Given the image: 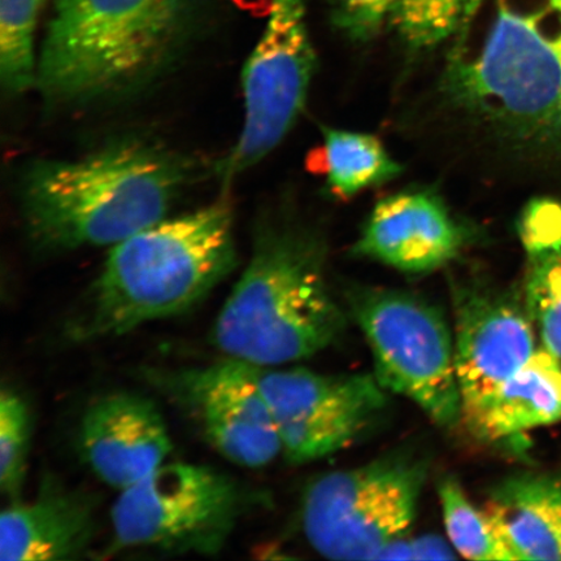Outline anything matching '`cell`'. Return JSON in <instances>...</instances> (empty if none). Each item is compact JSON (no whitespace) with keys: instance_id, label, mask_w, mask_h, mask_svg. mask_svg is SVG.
<instances>
[{"instance_id":"obj_20","label":"cell","mask_w":561,"mask_h":561,"mask_svg":"<svg viewBox=\"0 0 561 561\" xmlns=\"http://www.w3.org/2000/svg\"><path fill=\"white\" fill-rule=\"evenodd\" d=\"M438 494L448 539L461 557L471 560H515L486 512L473 506L458 481L446 477L439 483Z\"/></svg>"},{"instance_id":"obj_13","label":"cell","mask_w":561,"mask_h":561,"mask_svg":"<svg viewBox=\"0 0 561 561\" xmlns=\"http://www.w3.org/2000/svg\"><path fill=\"white\" fill-rule=\"evenodd\" d=\"M77 437L81 458L91 472L121 491L157 471L173 448L157 404L129 391L111 392L91 403Z\"/></svg>"},{"instance_id":"obj_25","label":"cell","mask_w":561,"mask_h":561,"mask_svg":"<svg viewBox=\"0 0 561 561\" xmlns=\"http://www.w3.org/2000/svg\"><path fill=\"white\" fill-rule=\"evenodd\" d=\"M518 233L528 255L561 243V205L550 199H536L524 209Z\"/></svg>"},{"instance_id":"obj_12","label":"cell","mask_w":561,"mask_h":561,"mask_svg":"<svg viewBox=\"0 0 561 561\" xmlns=\"http://www.w3.org/2000/svg\"><path fill=\"white\" fill-rule=\"evenodd\" d=\"M455 367L462 415L479 405L535 355V328L526 307L481 280L456 284Z\"/></svg>"},{"instance_id":"obj_11","label":"cell","mask_w":561,"mask_h":561,"mask_svg":"<svg viewBox=\"0 0 561 561\" xmlns=\"http://www.w3.org/2000/svg\"><path fill=\"white\" fill-rule=\"evenodd\" d=\"M142 375L191 416L208 444L233 465L262 468L283 453L252 364L228 357L213 366L152 368Z\"/></svg>"},{"instance_id":"obj_23","label":"cell","mask_w":561,"mask_h":561,"mask_svg":"<svg viewBox=\"0 0 561 561\" xmlns=\"http://www.w3.org/2000/svg\"><path fill=\"white\" fill-rule=\"evenodd\" d=\"M32 419L24 399L12 389L0 394V489L11 502L20 500L27 455H30Z\"/></svg>"},{"instance_id":"obj_15","label":"cell","mask_w":561,"mask_h":561,"mask_svg":"<svg viewBox=\"0 0 561 561\" xmlns=\"http://www.w3.org/2000/svg\"><path fill=\"white\" fill-rule=\"evenodd\" d=\"M96 533V500L45 480L32 502H11L0 516V560L82 559Z\"/></svg>"},{"instance_id":"obj_17","label":"cell","mask_w":561,"mask_h":561,"mask_svg":"<svg viewBox=\"0 0 561 561\" xmlns=\"http://www.w3.org/2000/svg\"><path fill=\"white\" fill-rule=\"evenodd\" d=\"M483 511L515 560H561L556 474L511 477L494 489Z\"/></svg>"},{"instance_id":"obj_27","label":"cell","mask_w":561,"mask_h":561,"mask_svg":"<svg viewBox=\"0 0 561 561\" xmlns=\"http://www.w3.org/2000/svg\"><path fill=\"white\" fill-rule=\"evenodd\" d=\"M556 483H557V500H558V510L560 515V524H561V469L556 473Z\"/></svg>"},{"instance_id":"obj_14","label":"cell","mask_w":561,"mask_h":561,"mask_svg":"<svg viewBox=\"0 0 561 561\" xmlns=\"http://www.w3.org/2000/svg\"><path fill=\"white\" fill-rule=\"evenodd\" d=\"M472 238L436 192L415 188L378 202L353 251L419 275L454 261Z\"/></svg>"},{"instance_id":"obj_24","label":"cell","mask_w":561,"mask_h":561,"mask_svg":"<svg viewBox=\"0 0 561 561\" xmlns=\"http://www.w3.org/2000/svg\"><path fill=\"white\" fill-rule=\"evenodd\" d=\"M333 23L348 38L367 42L391 23L397 0H329Z\"/></svg>"},{"instance_id":"obj_22","label":"cell","mask_w":561,"mask_h":561,"mask_svg":"<svg viewBox=\"0 0 561 561\" xmlns=\"http://www.w3.org/2000/svg\"><path fill=\"white\" fill-rule=\"evenodd\" d=\"M471 0H397L391 24L413 50L453 38Z\"/></svg>"},{"instance_id":"obj_2","label":"cell","mask_w":561,"mask_h":561,"mask_svg":"<svg viewBox=\"0 0 561 561\" xmlns=\"http://www.w3.org/2000/svg\"><path fill=\"white\" fill-rule=\"evenodd\" d=\"M445 91L512 140L561 147V0H471Z\"/></svg>"},{"instance_id":"obj_10","label":"cell","mask_w":561,"mask_h":561,"mask_svg":"<svg viewBox=\"0 0 561 561\" xmlns=\"http://www.w3.org/2000/svg\"><path fill=\"white\" fill-rule=\"evenodd\" d=\"M286 459L296 465L325 458L353 444L386 405L375 376L321 375L305 368L254 366Z\"/></svg>"},{"instance_id":"obj_4","label":"cell","mask_w":561,"mask_h":561,"mask_svg":"<svg viewBox=\"0 0 561 561\" xmlns=\"http://www.w3.org/2000/svg\"><path fill=\"white\" fill-rule=\"evenodd\" d=\"M236 265L233 208L226 196L160 220L112 245L68 335L75 342L114 339L187 312Z\"/></svg>"},{"instance_id":"obj_21","label":"cell","mask_w":561,"mask_h":561,"mask_svg":"<svg viewBox=\"0 0 561 561\" xmlns=\"http://www.w3.org/2000/svg\"><path fill=\"white\" fill-rule=\"evenodd\" d=\"M528 257L525 307L543 348L561 362V243Z\"/></svg>"},{"instance_id":"obj_18","label":"cell","mask_w":561,"mask_h":561,"mask_svg":"<svg viewBox=\"0 0 561 561\" xmlns=\"http://www.w3.org/2000/svg\"><path fill=\"white\" fill-rule=\"evenodd\" d=\"M322 136L321 172L327 175L328 188L335 198H353L402 172V165L375 136L331 128H322Z\"/></svg>"},{"instance_id":"obj_1","label":"cell","mask_w":561,"mask_h":561,"mask_svg":"<svg viewBox=\"0 0 561 561\" xmlns=\"http://www.w3.org/2000/svg\"><path fill=\"white\" fill-rule=\"evenodd\" d=\"M193 175L191 159L142 139L34 161L20 185L27 237L44 252L115 245L165 219Z\"/></svg>"},{"instance_id":"obj_16","label":"cell","mask_w":561,"mask_h":561,"mask_svg":"<svg viewBox=\"0 0 561 561\" xmlns=\"http://www.w3.org/2000/svg\"><path fill=\"white\" fill-rule=\"evenodd\" d=\"M480 439L500 442L523 436L561 420V362L538 348L525 366L462 415Z\"/></svg>"},{"instance_id":"obj_26","label":"cell","mask_w":561,"mask_h":561,"mask_svg":"<svg viewBox=\"0 0 561 561\" xmlns=\"http://www.w3.org/2000/svg\"><path fill=\"white\" fill-rule=\"evenodd\" d=\"M455 547L439 536L426 535L411 538L409 535L386 545L377 560H455Z\"/></svg>"},{"instance_id":"obj_5","label":"cell","mask_w":561,"mask_h":561,"mask_svg":"<svg viewBox=\"0 0 561 561\" xmlns=\"http://www.w3.org/2000/svg\"><path fill=\"white\" fill-rule=\"evenodd\" d=\"M345 328L329 291L321 241L271 226L257 231L248 268L215 322L213 343L231 359L271 367L308 359Z\"/></svg>"},{"instance_id":"obj_3","label":"cell","mask_w":561,"mask_h":561,"mask_svg":"<svg viewBox=\"0 0 561 561\" xmlns=\"http://www.w3.org/2000/svg\"><path fill=\"white\" fill-rule=\"evenodd\" d=\"M203 0H55L35 88L56 110L139 94L184 50Z\"/></svg>"},{"instance_id":"obj_9","label":"cell","mask_w":561,"mask_h":561,"mask_svg":"<svg viewBox=\"0 0 561 561\" xmlns=\"http://www.w3.org/2000/svg\"><path fill=\"white\" fill-rule=\"evenodd\" d=\"M270 18L242 70L244 123L219 165L224 184L276 149L305 107L316 68L304 0H271Z\"/></svg>"},{"instance_id":"obj_7","label":"cell","mask_w":561,"mask_h":561,"mask_svg":"<svg viewBox=\"0 0 561 561\" xmlns=\"http://www.w3.org/2000/svg\"><path fill=\"white\" fill-rule=\"evenodd\" d=\"M427 471L426 459L394 454L321 476L301 506L307 541L327 559L376 560L409 533Z\"/></svg>"},{"instance_id":"obj_8","label":"cell","mask_w":561,"mask_h":561,"mask_svg":"<svg viewBox=\"0 0 561 561\" xmlns=\"http://www.w3.org/2000/svg\"><path fill=\"white\" fill-rule=\"evenodd\" d=\"M351 311L374 355L375 377L385 390L411 399L439 426L462 420L455 342L444 314L402 291L351 294Z\"/></svg>"},{"instance_id":"obj_19","label":"cell","mask_w":561,"mask_h":561,"mask_svg":"<svg viewBox=\"0 0 561 561\" xmlns=\"http://www.w3.org/2000/svg\"><path fill=\"white\" fill-rule=\"evenodd\" d=\"M45 0H0V81L5 93L23 94L37 82L35 30Z\"/></svg>"},{"instance_id":"obj_6","label":"cell","mask_w":561,"mask_h":561,"mask_svg":"<svg viewBox=\"0 0 561 561\" xmlns=\"http://www.w3.org/2000/svg\"><path fill=\"white\" fill-rule=\"evenodd\" d=\"M264 497L207 466L171 462L122 491L111 510V556L150 549L216 556Z\"/></svg>"}]
</instances>
